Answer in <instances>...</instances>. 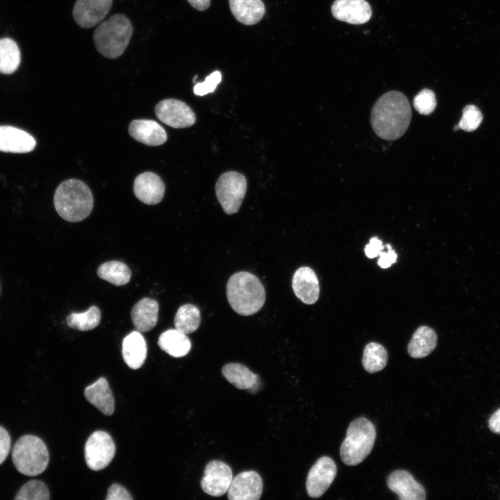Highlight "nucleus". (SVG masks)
Here are the masks:
<instances>
[{
	"label": "nucleus",
	"mask_w": 500,
	"mask_h": 500,
	"mask_svg": "<svg viewBox=\"0 0 500 500\" xmlns=\"http://www.w3.org/2000/svg\"><path fill=\"white\" fill-rule=\"evenodd\" d=\"M382 242L377 237L370 239L369 243L366 245L365 252L369 258L376 257L379 253L384 249Z\"/></svg>",
	"instance_id": "nucleus-39"
},
{
	"label": "nucleus",
	"mask_w": 500,
	"mask_h": 500,
	"mask_svg": "<svg viewBox=\"0 0 500 500\" xmlns=\"http://www.w3.org/2000/svg\"><path fill=\"white\" fill-rule=\"evenodd\" d=\"M12 459L19 472L35 476L47 469L49 453L46 444L40 438L24 435L15 442L12 450Z\"/></svg>",
	"instance_id": "nucleus-6"
},
{
	"label": "nucleus",
	"mask_w": 500,
	"mask_h": 500,
	"mask_svg": "<svg viewBox=\"0 0 500 500\" xmlns=\"http://www.w3.org/2000/svg\"><path fill=\"white\" fill-rule=\"evenodd\" d=\"M226 379L240 390H254L259 385V376L240 363H228L222 369Z\"/></svg>",
	"instance_id": "nucleus-25"
},
{
	"label": "nucleus",
	"mask_w": 500,
	"mask_h": 500,
	"mask_svg": "<svg viewBox=\"0 0 500 500\" xmlns=\"http://www.w3.org/2000/svg\"><path fill=\"white\" fill-rule=\"evenodd\" d=\"M112 0H76L72 15L81 28H88L99 24L108 14Z\"/></svg>",
	"instance_id": "nucleus-12"
},
{
	"label": "nucleus",
	"mask_w": 500,
	"mask_h": 500,
	"mask_svg": "<svg viewBox=\"0 0 500 500\" xmlns=\"http://www.w3.org/2000/svg\"><path fill=\"white\" fill-rule=\"evenodd\" d=\"M11 447V440L8 431L0 426V465L7 458Z\"/></svg>",
	"instance_id": "nucleus-37"
},
{
	"label": "nucleus",
	"mask_w": 500,
	"mask_h": 500,
	"mask_svg": "<svg viewBox=\"0 0 500 500\" xmlns=\"http://www.w3.org/2000/svg\"><path fill=\"white\" fill-rule=\"evenodd\" d=\"M388 359V352L381 344L370 342L365 347L362 363L367 372L373 374L383 370Z\"/></svg>",
	"instance_id": "nucleus-29"
},
{
	"label": "nucleus",
	"mask_w": 500,
	"mask_h": 500,
	"mask_svg": "<svg viewBox=\"0 0 500 500\" xmlns=\"http://www.w3.org/2000/svg\"><path fill=\"white\" fill-rule=\"evenodd\" d=\"M97 274L100 278L121 286L129 282L131 271L125 263L111 260L101 264L97 269Z\"/></svg>",
	"instance_id": "nucleus-27"
},
{
	"label": "nucleus",
	"mask_w": 500,
	"mask_h": 500,
	"mask_svg": "<svg viewBox=\"0 0 500 500\" xmlns=\"http://www.w3.org/2000/svg\"><path fill=\"white\" fill-rule=\"evenodd\" d=\"M411 120V108L407 97L399 91H390L374 104L371 125L381 138L394 140L406 131Z\"/></svg>",
	"instance_id": "nucleus-1"
},
{
	"label": "nucleus",
	"mask_w": 500,
	"mask_h": 500,
	"mask_svg": "<svg viewBox=\"0 0 500 500\" xmlns=\"http://www.w3.org/2000/svg\"><path fill=\"white\" fill-rule=\"evenodd\" d=\"M337 473L335 462L328 456L319 458L310 468L306 479L308 494L321 497L332 483Z\"/></svg>",
	"instance_id": "nucleus-10"
},
{
	"label": "nucleus",
	"mask_w": 500,
	"mask_h": 500,
	"mask_svg": "<svg viewBox=\"0 0 500 500\" xmlns=\"http://www.w3.org/2000/svg\"><path fill=\"white\" fill-rule=\"evenodd\" d=\"M188 3L198 10L203 11L208 8L210 0H187Z\"/></svg>",
	"instance_id": "nucleus-41"
},
{
	"label": "nucleus",
	"mask_w": 500,
	"mask_h": 500,
	"mask_svg": "<svg viewBox=\"0 0 500 500\" xmlns=\"http://www.w3.org/2000/svg\"><path fill=\"white\" fill-rule=\"evenodd\" d=\"M128 133L134 140L148 146H159L167 138L165 129L156 122L149 119L133 120L129 124Z\"/></svg>",
	"instance_id": "nucleus-19"
},
{
	"label": "nucleus",
	"mask_w": 500,
	"mask_h": 500,
	"mask_svg": "<svg viewBox=\"0 0 500 500\" xmlns=\"http://www.w3.org/2000/svg\"><path fill=\"white\" fill-rule=\"evenodd\" d=\"M333 16L351 24H362L372 17V8L365 0H335L331 6Z\"/></svg>",
	"instance_id": "nucleus-15"
},
{
	"label": "nucleus",
	"mask_w": 500,
	"mask_h": 500,
	"mask_svg": "<svg viewBox=\"0 0 500 500\" xmlns=\"http://www.w3.org/2000/svg\"><path fill=\"white\" fill-rule=\"evenodd\" d=\"M115 450V442L108 433L94 431L85 445V458L88 467L94 471L104 469L112 460Z\"/></svg>",
	"instance_id": "nucleus-8"
},
{
	"label": "nucleus",
	"mask_w": 500,
	"mask_h": 500,
	"mask_svg": "<svg viewBox=\"0 0 500 500\" xmlns=\"http://www.w3.org/2000/svg\"><path fill=\"white\" fill-rule=\"evenodd\" d=\"M247 188V179L239 172L230 171L219 177L215 185L216 197L226 214L232 215L239 210Z\"/></svg>",
	"instance_id": "nucleus-7"
},
{
	"label": "nucleus",
	"mask_w": 500,
	"mask_h": 500,
	"mask_svg": "<svg viewBox=\"0 0 500 500\" xmlns=\"http://www.w3.org/2000/svg\"><path fill=\"white\" fill-rule=\"evenodd\" d=\"M21 53L17 43L10 38L0 40V72L12 74L18 68Z\"/></svg>",
	"instance_id": "nucleus-30"
},
{
	"label": "nucleus",
	"mask_w": 500,
	"mask_h": 500,
	"mask_svg": "<svg viewBox=\"0 0 500 500\" xmlns=\"http://www.w3.org/2000/svg\"><path fill=\"white\" fill-rule=\"evenodd\" d=\"M106 500H131L133 497L122 485L115 483L108 489Z\"/></svg>",
	"instance_id": "nucleus-36"
},
{
	"label": "nucleus",
	"mask_w": 500,
	"mask_h": 500,
	"mask_svg": "<svg viewBox=\"0 0 500 500\" xmlns=\"http://www.w3.org/2000/svg\"><path fill=\"white\" fill-rule=\"evenodd\" d=\"M221 81V73L219 71H215L208 75L203 82L197 83L194 85V92L198 96H203L213 92Z\"/></svg>",
	"instance_id": "nucleus-35"
},
{
	"label": "nucleus",
	"mask_w": 500,
	"mask_h": 500,
	"mask_svg": "<svg viewBox=\"0 0 500 500\" xmlns=\"http://www.w3.org/2000/svg\"><path fill=\"white\" fill-rule=\"evenodd\" d=\"M387 484L400 500H424L426 498L424 487L408 471H394L388 476Z\"/></svg>",
	"instance_id": "nucleus-14"
},
{
	"label": "nucleus",
	"mask_w": 500,
	"mask_h": 500,
	"mask_svg": "<svg viewBox=\"0 0 500 500\" xmlns=\"http://www.w3.org/2000/svg\"><path fill=\"white\" fill-rule=\"evenodd\" d=\"M84 394L91 404L97 408L103 414L111 415L115 410V399L107 380L99 378L96 382L88 386Z\"/></svg>",
	"instance_id": "nucleus-21"
},
{
	"label": "nucleus",
	"mask_w": 500,
	"mask_h": 500,
	"mask_svg": "<svg viewBox=\"0 0 500 500\" xmlns=\"http://www.w3.org/2000/svg\"><path fill=\"white\" fill-rule=\"evenodd\" d=\"M133 28L129 19L116 14L99 24L93 33V42L103 56L115 59L122 56L131 40Z\"/></svg>",
	"instance_id": "nucleus-4"
},
{
	"label": "nucleus",
	"mask_w": 500,
	"mask_h": 500,
	"mask_svg": "<svg viewBox=\"0 0 500 500\" xmlns=\"http://www.w3.org/2000/svg\"><path fill=\"white\" fill-rule=\"evenodd\" d=\"M158 344L162 351L175 358L187 355L191 348V342L186 334L176 328L161 333Z\"/></svg>",
	"instance_id": "nucleus-26"
},
{
	"label": "nucleus",
	"mask_w": 500,
	"mask_h": 500,
	"mask_svg": "<svg viewBox=\"0 0 500 500\" xmlns=\"http://www.w3.org/2000/svg\"><path fill=\"white\" fill-rule=\"evenodd\" d=\"M488 426L493 433L500 434V408L491 415Z\"/></svg>",
	"instance_id": "nucleus-40"
},
{
	"label": "nucleus",
	"mask_w": 500,
	"mask_h": 500,
	"mask_svg": "<svg viewBox=\"0 0 500 500\" xmlns=\"http://www.w3.org/2000/svg\"><path fill=\"white\" fill-rule=\"evenodd\" d=\"M483 119L480 109L473 104L467 105L462 109V115L458 125L453 127V131L461 129L467 132L476 130Z\"/></svg>",
	"instance_id": "nucleus-33"
},
{
	"label": "nucleus",
	"mask_w": 500,
	"mask_h": 500,
	"mask_svg": "<svg viewBox=\"0 0 500 500\" xmlns=\"http://www.w3.org/2000/svg\"><path fill=\"white\" fill-rule=\"evenodd\" d=\"M292 289L303 303H315L319 295V281L315 272L308 267L299 268L292 278Z\"/></svg>",
	"instance_id": "nucleus-18"
},
{
	"label": "nucleus",
	"mask_w": 500,
	"mask_h": 500,
	"mask_svg": "<svg viewBox=\"0 0 500 500\" xmlns=\"http://www.w3.org/2000/svg\"><path fill=\"white\" fill-rule=\"evenodd\" d=\"M155 113L159 120L175 128L189 127L196 122V115L191 108L178 99L160 101L156 106Z\"/></svg>",
	"instance_id": "nucleus-9"
},
{
	"label": "nucleus",
	"mask_w": 500,
	"mask_h": 500,
	"mask_svg": "<svg viewBox=\"0 0 500 500\" xmlns=\"http://www.w3.org/2000/svg\"><path fill=\"white\" fill-rule=\"evenodd\" d=\"M54 206L65 220L76 222L85 219L91 213L94 200L88 185L77 179H68L57 188Z\"/></svg>",
	"instance_id": "nucleus-3"
},
{
	"label": "nucleus",
	"mask_w": 500,
	"mask_h": 500,
	"mask_svg": "<svg viewBox=\"0 0 500 500\" xmlns=\"http://www.w3.org/2000/svg\"><path fill=\"white\" fill-rule=\"evenodd\" d=\"M67 325L74 329L86 331L97 327L101 321V311L95 306L81 312H72L67 317Z\"/></svg>",
	"instance_id": "nucleus-31"
},
{
	"label": "nucleus",
	"mask_w": 500,
	"mask_h": 500,
	"mask_svg": "<svg viewBox=\"0 0 500 500\" xmlns=\"http://www.w3.org/2000/svg\"><path fill=\"white\" fill-rule=\"evenodd\" d=\"M376 436V428L369 419L361 417L353 420L340 446L342 461L349 466L362 462L371 453Z\"/></svg>",
	"instance_id": "nucleus-5"
},
{
	"label": "nucleus",
	"mask_w": 500,
	"mask_h": 500,
	"mask_svg": "<svg viewBox=\"0 0 500 500\" xmlns=\"http://www.w3.org/2000/svg\"><path fill=\"white\" fill-rule=\"evenodd\" d=\"M226 296L234 311L249 316L262 308L266 295L264 286L257 276L248 272H239L229 278Z\"/></svg>",
	"instance_id": "nucleus-2"
},
{
	"label": "nucleus",
	"mask_w": 500,
	"mask_h": 500,
	"mask_svg": "<svg viewBox=\"0 0 500 500\" xmlns=\"http://www.w3.org/2000/svg\"><path fill=\"white\" fill-rule=\"evenodd\" d=\"M165 190V184L161 178L153 172H143L135 179L134 194L145 204L155 205L160 203L163 198Z\"/></svg>",
	"instance_id": "nucleus-16"
},
{
	"label": "nucleus",
	"mask_w": 500,
	"mask_h": 500,
	"mask_svg": "<svg viewBox=\"0 0 500 500\" xmlns=\"http://www.w3.org/2000/svg\"><path fill=\"white\" fill-rule=\"evenodd\" d=\"M386 247L388 248L387 252L381 251L378 254L380 258L378 260V265L383 269L388 268L392 264L396 262L397 258V253L392 250L390 244H387Z\"/></svg>",
	"instance_id": "nucleus-38"
},
{
	"label": "nucleus",
	"mask_w": 500,
	"mask_h": 500,
	"mask_svg": "<svg viewBox=\"0 0 500 500\" xmlns=\"http://www.w3.org/2000/svg\"><path fill=\"white\" fill-rule=\"evenodd\" d=\"M147 347L141 332L134 331L122 341V353L126 364L131 369L142 367L147 357Z\"/></svg>",
	"instance_id": "nucleus-20"
},
{
	"label": "nucleus",
	"mask_w": 500,
	"mask_h": 500,
	"mask_svg": "<svg viewBox=\"0 0 500 500\" xmlns=\"http://www.w3.org/2000/svg\"><path fill=\"white\" fill-rule=\"evenodd\" d=\"M413 105L419 113L424 115L431 114L437 105L434 92L429 89H423L415 97Z\"/></svg>",
	"instance_id": "nucleus-34"
},
{
	"label": "nucleus",
	"mask_w": 500,
	"mask_h": 500,
	"mask_svg": "<svg viewBox=\"0 0 500 500\" xmlns=\"http://www.w3.org/2000/svg\"><path fill=\"white\" fill-rule=\"evenodd\" d=\"M438 337L433 329L422 326L413 333L408 345V352L414 358H422L430 354L436 347Z\"/></svg>",
	"instance_id": "nucleus-24"
},
{
	"label": "nucleus",
	"mask_w": 500,
	"mask_h": 500,
	"mask_svg": "<svg viewBox=\"0 0 500 500\" xmlns=\"http://www.w3.org/2000/svg\"><path fill=\"white\" fill-rule=\"evenodd\" d=\"M228 1L235 18L244 25L258 23L265 13V7L262 0H228Z\"/></svg>",
	"instance_id": "nucleus-23"
},
{
	"label": "nucleus",
	"mask_w": 500,
	"mask_h": 500,
	"mask_svg": "<svg viewBox=\"0 0 500 500\" xmlns=\"http://www.w3.org/2000/svg\"><path fill=\"white\" fill-rule=\"evenodd\" d=\"M232 479V470L228 465L219 460H212L204 469L201 486L206 494L220 497L228 491Z\"/></svg>",
	"instance_id": "nucleus-11"
},
{
	"label": "nucleus",
	"mask_w": 500,
	"mask_h": 500,
	"mask_svg": "<svg viewBox=\"0 0 500 500\" xmlns=\"http://www.w3.org/2000/svg\"><path fill=\"white\" fill-rule=\"evenodd\" d=\"M158 313V302L151 298H144L134 305L131 317L137 331L144 333L151 331L156 326Z\"/></svg>",
	"instance_id": "nucleus-22"
},
{
	"label": "nucleus",
	"mask_w": 500,
	"mask_h": 500,
	"mask_svg": "<svg viewBox=\"0 0 500 500\" xmlns=\"http://www.w3.org/2000/svg\"><path fill=\"white\" fill-rule=\"evenodd\" d=\"M199 309L193 304H184L177 310L174 318V326L178 331L190 334L197 330L200 325Z\"/></svg>",
	"instance_id": "nucleus-28"
},
{
	"label": "nucleus",
	"mask_w": 500,
	"mask_h": 500,
	"mask_svg": "<svg viewBox=\"0 0 500 500\" xmlns=\"http://www.w3.org/2000/svg\"><path fill=\"white\" fill-rule=\"evenodd\" d=\"M49 492L47 485L38 480L26 483L15 497L17 500H48Z\"/></svg>",
	"instance_id": "nucleus-32"
},
{
	"label": "nucleus",
	"mask_w": 500,
	"mask_h": 500,
	"mask_svg": "<svg viewBox=\"0 0 500 500\" xmlns=\"http://www.w3.org/2000/svg\"><path fill=\"white\" fill-rule=\"evenodd\" d=\"M262 480L255 471H245L233 478L228 490L230 500H258L262 492Z\"/></svg>",
	"instance_id": "nucleus-13"
},
{
	"label": "nucleus",
	"mask_w": 500,
	"mask_h": 500,
	"mask_svg": "<svg viewBox=\"0 0 500 500\" xmlns=\"http://www.w3.org/2000/svg\"><path fill=\"white\" fill-rule=\"evenodd\" d=\"M36 145L34 138L26 131L11 126H0V151L25 153Z\"/></svg>",
	"instance_id": "nucleus-17"
}]
</instances>
